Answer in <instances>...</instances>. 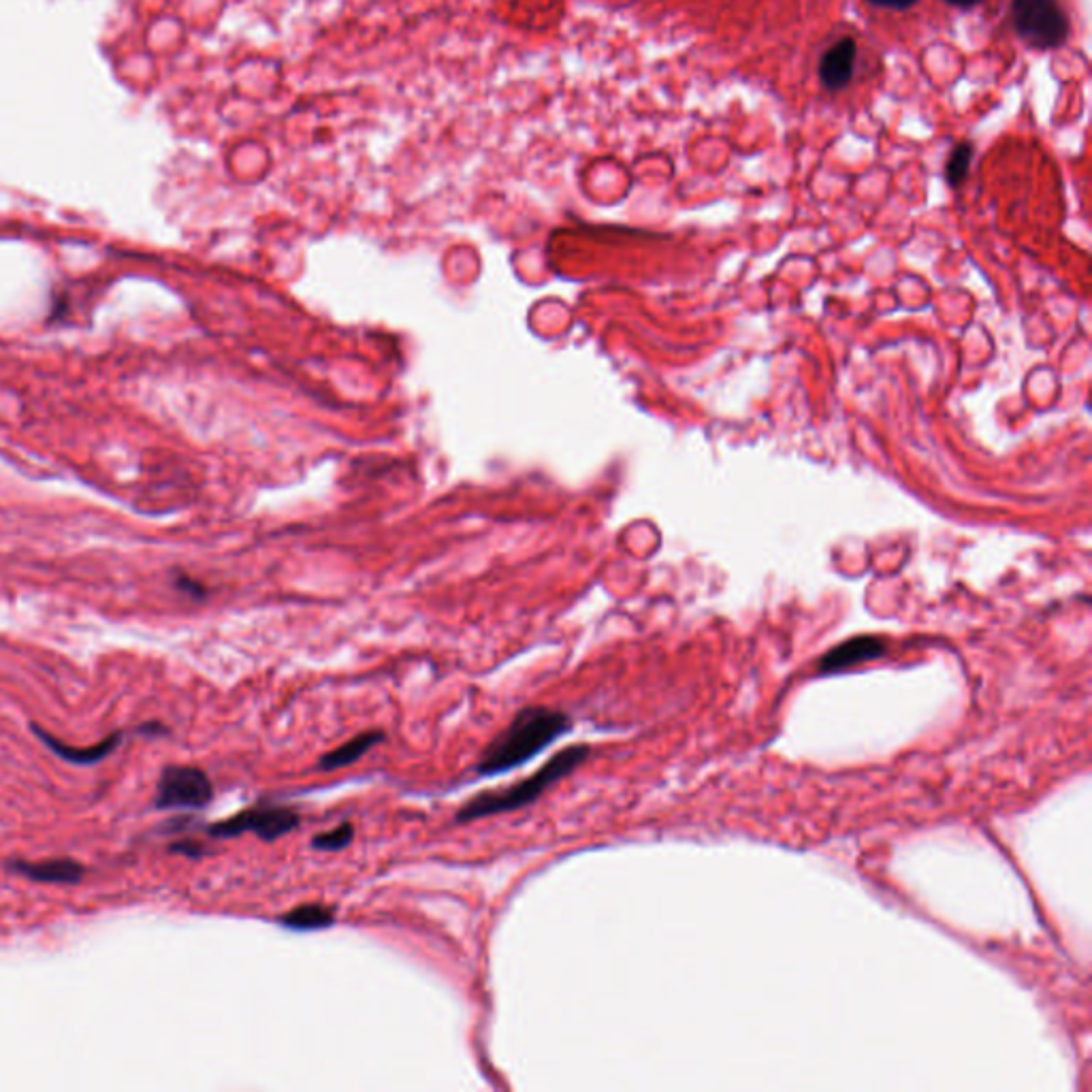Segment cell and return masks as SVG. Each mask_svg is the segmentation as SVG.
I'll list each match as a JSON object with an SVG mask.
<instances>
[{"label":"cell","instance_id":"cell-1","mask_svg":"<svg viewBox=\"0 0 1092 1092\" xmlns=\"http://www.w3.org/2000/svg\"><path fill=\"white\" fill-rule=\"evenodd\" d=\"M567 713L552 706H526L513 721L485 747L477 762V775L496 777L511 773L543 753L557 738L570 732Z\"/></svg>","mask_w":1092,"mask_h":1092},{"label":"cell","instance_id":"cell-2","mask_svg":"<svg viewBox=\"0 0 1092 1092\" xmlns=\"http://www.w3.org/2000/svg\"><path fill=\"white\" fill-rule=\"evenodd\" d=\"M589 755H591L589 745L563 747L552 758H548L536 773L513 783L511 787L487 790V792H481V794L472 796L470 800H466L462 805V809L455 813V822L470 824L477 820L526 809V807L539 802V798H543V794L548 792L552 785H557L561 779L572 775L582 762L589 760Z\"/></svg>","mask_w":1092,"mask_h":1092},{"label":"cell","instance_id":"cell-3","mask_svg":"<svg viewBox=\"0 0 1092 1092\" xmlns=\"http://www.w3.org/2000/svg\"><path fill=\"white\" fill-rule=\"evenodd\" d=\"M301 826V815L293 807L256 805L227 820L205 826L209 839H235L246 832L256 834L265 843H274Z\"/></svg>","mask_w":1092,"mask_h":1092},{"label":"cell","instance_id":"cell-4","mask_svg":"<svg viewBox=\"0 0 1092 1092\" xmlns=\"http://www.w3.org/2000/svg\"><path fill=\"white\" fill-rule=\"evenodd\" d=\"M212 800L214 783L203 768L188 764H169L162 768L154 794L156 811L205 809Z\"/></svg>","mask_w":1092,"mask_h":1092},{"label":"cell","instance_id":"cell-5","mask_svg":"<svg viewBox=\"0 0 1092 1092\" xmlns=\"http://www.w3.org/2000/svg\"><path fill=\"white\" fill-rule=\"evenodd\" d=\"M1016 32L1038 49H1052L1065 43L1070 19L1059 0H1012Z\"/></svg>","mask_w":1092,"mask_h":1092},{"label":"cell","instance_id":"cell-6","mask_svg":"<svg viewBox=\"0 0 1092 1092\" xmlns=\"http://www.w3.org/2000/svg\"><path fill=\"white\" fill-rule=\"evenodd\" d=\"M4 871L9 875L24 877L45 886H77L83 882L88 869L73 858H47V860H6Z\"/></svg>","mask_w":1092,"mask_h":1092},{"label":"cell","instance_id":"cell-7","mask_svg":"<svg viewBox=\"0 0 1092 1092\" xmlns=\"http://www.w3.org/2000/svg\"><path fill=\"white\" fill-rule=\"evenodd\" d=\"M28 728L56 758H60L62 762L73 764V766H94V764L107 760L113 751H118V747L124 743V736H126L122 730H115L90 747H75V745H66L64 740H60L58 736H53L38 723L30 721Z\"/></svg>","mask_w":1092,"mask_h":1092},{"label":"cell","instance_id":"cell-8","mask_svg":"<svg viewBox=\"0 0 1092 1092\" xmlns=\"http://www.w3.org/2000/svg\"><path fill=\"white\" fill-rule=\"evenodd\" d=\"M886 653V642L882 638H875V636H858V638H852V640H845L841 644H837L834 649H830L822 661H820V670L824 674H832V672H843L847 668H854V666H860L864 661H873V659H879L882 655Z\"/></svg>","mask_w":1092,"mask_h":1092},{"label":"cell","instance_id":"cell-9","mask_svg":"<svg viewBox=\"0 0 1092 1092\" xmlns=\"http://www.w3.org/2000/svg\"><path fill=\"white\" fill-rule=\"evenodd\" d=\"M385 740H387L385 730H378V728L365 730V732L348 738L346 743L338 745L336 749L327 751L325 755H321L318 770L331 773V770H340V768H346L350 764H357L361 758H365L374 747H378Z\"/></svg>","mask_w":1092,"mask_h":1092},{"label":"cell","instance_id":"cell-10","mask_svg":"<svg viewBox=\"0 0 1092 1092\" xmlns=\"http://www.w3.org/2000/svg\"><path fill=\"white\" fill-rule=\"evenodd\" d=\"M856 64V43L854 38L837 41L820 62V79L828 90H839L849 83Z\"/></svg>","mask_w":1092,"mask_h":1092},{"label":"cell","instance_id":"cell-11","mask_svg":"<svg viewBox=\"0 0 1092 1092\" xmlns=\"http://www.w3.org/2000/svg\"><path fill=\"white\" fill-rule=\"evenodd\" d=\"M336 909L323 903H306L288 909L278 918V924L295 931V933H312V931H325L336 924Z\"/></svg>","mask_w":1092,"mask_h":1092},{"label":"cell","instance_id":"cell-12","mask_svg":"<svg viewBox=\"0 0 1092 1092\" xmlns=\"http://www.w3.org/2000/svg\"><path fill=\"white\" fill-rule=\"evenodd\" d=\"M355 839V826L350 822H342L325 832H318L314 834L312 839V849L316 852H342L346 849Z\"/></svg>","mask_w":1092,"mask_h":1092},{"label":"cell","instance_id":"cell-13","mask_svg":"<svg viewBox=\"0 0 1092 1092\" xmlns=\"http://www.w3.org/2000/svg\"><path fill=\"white\" fill-rule=\"evenodd\" d=\"M971 158H973V150H971V145H969V143H961V145L952 152V156H950V160H948V169H946V173H948V182H950L954 188H956V186H961V184L965 182V177H967V173H969V167H971Z\"/></svg>","mask_w":1092,"mask_h":1092},{"label":"cell","instance_id":"cell-14","mask_svg":"<svg viewBox=\"0 0 1092 1092\" xmlns=\"http://www.w3.org/2000/svg\"><path fill=\"white\" fill-rule=\"evenodd\" d=\"M169 852L175 854V856L190 858V860H199V858H205L209 854L207 845L197 841V839H180V841L169 845Z\"/></svg>","mask_w":1092,"mask_h":1092},{"label":"cell","instance_id":"cell-15","mask_svg":"<svg viewBox=\"0 0 1092 1092\" xmlns=\"http://www.w3.org/2000/svg\"><path fill=\"white\" fill-rule=\"evenodd\" d=\"M137 732H139V734H143V736H147V738H156V736H167V734H169V728H167V726H162L160 721H147V723L139 726V728H137Z\"/></svg>","mask_w":1092,"mask_h":1092},{"label":"cell","instance_id":"cell-16","mask_svg":"<svg viewBox=\"0 0 1092 1092\" xmlns=\"http://www.w3.org/2000/svg\"><path fill=\"white\" fill-rule=\"evenodd\" d=\"M869 2H871V4H875V6H884V9L903 11V9L914 6L918 0H869Z\"/></svg>","mask_w":1092,"mask_h":1092},{"label":"cell","instance_id":"cell-17","mask_svg":"<svg viewBox=\"0 0 1092 1092\" xmlns=\"http://www.w3.org/2000/svg\"><path fill=\"white\" fill-rule=\"evenodd\" d=\"M946 2H950V4H954V6H961V9H969V6L980 4L982 0H946Z\"/></svg>","mask_w":1092,"mask_h":1092}]
</instances>
